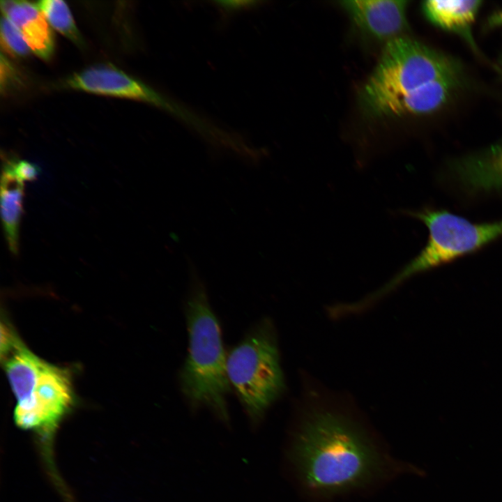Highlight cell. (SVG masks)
Segmentation results:
<instances>
[{
	"label": "cell",
	"mask_w": 502,
	"mask_h": 502,
	"mask_svg": "<svg viewBox=\"0 0 502 502\" xmlns=\"http://www.w3.org/2000/svg\"><path fill=\"white\" fill-rule=\"evenodd\" d=\"M487 25L493 28L502 25V8L493 13L488 19Z\"/></svg>",
	"instance_id": "cell-18"
},
{
	"label": "cell",
	"mask_w": 502,
	"mask_h": 502,
	"mask_svg": "<svg viewBox=\"0 0 502 502\" xmlns=\"http://www.w3.org/2000/svg\"><path fill=\"white\" fill-rule=\"evenodd\" d=\"M481 3L479 0H429L422 7L426 17L436 26L468 36Z\"/></svg>",
	"instance_id": "cell-12"
},
{
	"label": "cell",
	"mask_w": 502,
	"mask_h": 502,
	"mask_svg": "<svg viewBox=\"0 0 502 502\" xmlns=\"http://www.w3.org/2000/svg\"><path fill=\"white\" fill-rule=\"evenodd\" d=\"M340 4L358 28L378 40L387 43L406 28V1L351 0Z\"/></svg>",
	"instance_id": "cell-8"
},
{
	"label": "cell",
	"mask_w": 502,
	"mask_h": 502,
	"mask_svg": "<svg viewBox=\"0 0 502 502\" xmlns=\"http://www.w3.org/2000/svg\"><path fill=\"white\" fill-rule=\"evenodd\" d=\"M228 379L252 424L284 392L277 333L264 319L248 331L227 356Z\"/></svg>",
	"instance_id": "cell-5"
},
{
	"label": "cell",
	"mask_w": 502,
	"mask_h": 502,
	"mask_svg": "<svg viewBox=\"0 0 502 502\" xmlns=\"http://www.w3.org/2000/svg\"><path fill=\"white\" fill-rule=\"evenodd\" d=\"M255 1H219L217 2L218 6L226 10H234V9L243 8L247 7H251L252 3H255Z\"/></svg>",
	"instance_id": "cell-17"
},
{
	"label": "cell",
	"mask_w": 502,
	"mask_h": 502,
	"mask_svg": "<svg viewBox=\"0 0 502 502\" xmlns=\"http://www.w3.org/2000/svg\"><path fill=\"white\" fill-rule=\"evenodd\" d=\"M3 171L23 183L36 179L40 173V167L33 163L12 159L4 162Z\"/></svg>",
	"instance_id": "cell-16"
},
{
	"label": "cell",
	"mask_w": 502,
	"mask_h": 502,
	"mask_svg": "<svg viewBox=\"0 0 502 502\" xmlns=\"http://www.w3.org/2000/svg\"><path fill=\"white\" fill-rule=\"evenodd\" d=\"M188 264L190 285L185 304L188 349L179 374L180 387L192 409L206 407L227 423L226 398L231 385L221 330L205 286L191 260Z\"/></svg>",
	"instance_id": "cell-2"
},
{
	"label": "cell",
	"mask_w": 502,
	"mask_h": 502,
	"mask_svg": "<svg viewBox=\"0 0 502 502\" xmlns=\"http://www.w3.org/2000/svg\"><path fill=\"white\" fill-rule=\"evenodd\" d=\"M450 168L453 177L468 191L502 190V142L483 153L458 160Z\"/></svg>",
	"instance_id": "cell-9"
},
{
	"label": "cell",
	"mask_w": 502,
	"mask_h": 502,
	"mask_svg": "<svg viewBox=\"0 0 502 502\" xmlns=\"http://www.w3.org/2000/svg\"><path fill=\"white\" fill-rule=\"evenodd\" d=\"M458 73L444 54L401 36L385 45L379 60L359 93L363 111L374 117L390 116L395 105L422 86Z\"/></svg>",
	"instance_id": "cell-4"
},
{
	"label": "cell",
	"mask_w": 502,
	"mask_h": 502,
	"mask_svg": "<svg viewBox=\"0 0 502 502\" xmlns=\"http://www.w3.org/2000/svg\"><path fill=\"white\" fill-rule=\"evenodd\" d=\"M458 84V73L432 81L400 100L390 116L423 114L440 108L449 98Z\"/></svg>",
	"instance_id": "cell-11"
},
{
	"label": "cell",
	"mask_w": 502,
	"mask_h": 502,
	"mask_svg": "<svg viewBox=\"0 0 502 502\" xmlns=\"http://www.w3.org/2000/svg\"><path fill=\"white\" fill-rule=\"evenodd\" d=\"M1 42L6 52L16 56H24L31 50L21 31L8 18L1 20Z\"/></svg>",
	"instance_id": "cell-15"
},
{
	"label": "cell",
	"mask_w": 502,
	"mask_h": 502,
	"mask_svg": "<svg viewBox=\"0 0 502 502\" xmlns=\"http://www.w3.org/2000/svg\"><path fill=\"white\" fill-rule=\"evenodd\" d=\"M24 183L3 172L1 184V215L8 248L18 252L19 225L23 212Z\"/></svg>",
	"instance_id": "cell-13"
},
{
	"label": "cell",
	"mask_w": 502,
	"mask_h": 502,
	"mask_svg": "<svg viewBox=\"0 0 502 502\" xmlns=\"http://www.w3.org/2000/svg\"><path fill=\"white\" fill-rule=\"evenodd\" d=\"M67 84L77 90L138 100L173 110V106L153 89L112 65L84 69L72 75Z\"/></svg>",
	"instance_id": "cell-7"
},
{
	"label": "cell",
	"mask_w": 502,
	"mask_h": 502,
	"mask_svg": "<svg viewBox=\"0 0 502 502\" xmlns=\"http://www.w3.org/2000/svg\"><path fill=\"white\" fill-rule=\"evenodd\" d=\"M36 5L50 25L73 42L77 44L82 43L70 10L65 1L42 0Z\"/></svg>",
	"instance_id": "cell-14"
},
{
	"label": "cell",
	"mask_w": 502,
	"mask_h": 502,
	"mask_svg": "<svg viewBox=\"0 0 502 502\" xmlns=\"http://www.w3.org/2000/svg\"><path fill=\"white\" fill-rule=\"evenodd\" d=\"M1 9L21 31L31 51L47 60L54 50L53 33L36 4L26 1H1Z\"/></svg>",
	"instance_id": "cell-10"
},
{
	"label": "cell",
	"mask_w": 502,
	"mask_h": 502,
	"mask_svg": "<svg viewBox=\"0 0 502 502\" xmlns=\"http://www.w3.org/2000/svg\"><path fill=\"white\" fill-rule=\"evenodd\" d=\"M404 213L425 224L429 237L419 254L378 289L383 298L409 277L473 252L502 236V220L475 223L448 211L428 208Z\"/></svg>",
	"instance_id": "cell-6"
},
{
	"label": "cell",
	"mask_w": 502,
	"mask_h": 502,
	"mask_svg": "<svg viewBox=\"0 0 502 502\" xmlns=\"http://www.w3.org/2000/svg\"><path fill=\"white\" fill-rule=\"evenodd\" d=\"M293 457L304 485L331 495L379 478L384 462L361 427L335 411L317 409L304 418Z\"/></svg>",
	"instance_id": "cell-1"
},
{
	"label": "cell",
	"mask_w": 502,
	"mask_h": 502,
	"mask_svg": "<svg viewBox=\"0 0 502 502\" xmlns=\"http://www.w3.org/2000/svg\"><path fill=\"white\" fill-rule=\"evenodd\" d=\"M1 356L17 402L14 420L23 429L50 436L73 406L70 374L36 356L16 336Z\"/></svg>",
	"instance_id": "cell-3"
}]
</instances>
